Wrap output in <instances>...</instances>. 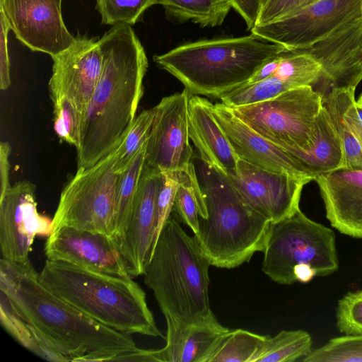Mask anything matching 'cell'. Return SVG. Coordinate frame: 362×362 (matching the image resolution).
Masks as SVG:
<instances>
[{
	"instance_id": "obj_1",
	"label": "cell",
	"mask_w": 362,
	"mask_h": 362,
	"mask_svg": "<svg viewBox=\"0 0 362 362\" xmlns=\"http://www.w3.org/2000/svg\"><path fill=\"white\" fill-rule=\"evenodd\" d=\"M100 42L102 70L82 119L76 148L77 169L92 167L121 143L136 118L148 66L131 25L112 26Z\"/></svg>"
},
{
	"instance_id": "obj_2",
	"label": "cell",
	"mask_w": 362,
	"mask_h": 362,
	"mask_svg": "<svg viewBox=\"0 0 362 362\" xmlns=\"http://www.w3.org/2000/svg\"><path fill=\"white\" fill-rule=\"evenodd\" d=\"M0 290L16 312L70 361H116L139 349L130 334L94 320L49 291L30 260L1 258Z\"/></svg>"
},
{
	"instance_id": "obj_3",
	"label": "cell",
	"mask_w": 362,
	"mask_h": 362,
	"mask_svg": "<svg viewBox=\"0 0 362 362\" xmlns=\"http://www.w3.org/2000/svg\"><path fill=\"white\" fill-rule=\"evenodd\" d=\"M193 163L206 215L193 237L211 266L233 269L264 250L272 222L251 208L227 175L199 156Z\"/></svg>"
},
{
	"instance_id": "obj_4",
	"label": "cell",
	"mask_w": 362,
	"mask_h": 362,
	"mask_svg": "<svg viewBox=\"0 0 362 362\" xmlns=\"http://www.w3.org/2000/svg\"><path fill=\"white\" fill-rule=\"evenodd\" d=\"M39 279L56 296L104 325L128 334L163 337L144 291L132 276L47 259Z\"/></svg>"
},
{
	"instance_id": "obj_5",
	"label": "cell",
	"mask_w": 362,
	"mask_h": 362,
	"mask_svg": "<svg viewBox=\"0 0 362 362\" xmlns=\"http://www.w3.org/2000/svg\"><path fill=\"white\" fill-rule=\"evenodd\" d=\"M285 49L252 33L183 44L153 59L191 95L220 98L246 83L263 64Z\"/></svg>"
},
{
	"instance_id": "obj_6",
	"label": "cell",
	"mask_w": 362,
	"mask_h": 362,
	"mask_svg": "<svg viewBox=\"0 0 362 362\" xmlns=\"http://www.w3.org/2000/svg\"><path fill=\"white\" fill-rule=\"evenodd\" d=\"M208 259L171 214L144 274L165 321L194 324L216 317L209 298Z\"/></svg>"
},
{
	"instance_id": "obj_7",
	"label": "cell",
	"mask_w": 362,
	"mask_h": 362,
	"mask_svg": "<svg viewBox=\"0 0 362 362\" xmlns=\"http://www.w3.org/2000/svg\"><path fill=\"white\" fill-rule=\"evenodd\" d=\"M263 253L262 272L280 284L307 283L339 268L334 231L300 209L272 223Z\"/></svg>"
},
{
	"instance_id": "obj_8",
	"label": "cell",
	"mask_w": 362,
	"mask_h": 362,
	"mask_svg": "<svg viewBox=\"0 0 362 362\" xmlns=\"http://www.w3.org/2000/svg\"><path fill=\"white\" fill-rule=\"evenodd\" d=\"M323 95L311 86L290 89L272 99L230 107L256 133L288 150L305 151L313 144Z\"/></svg>"
},
{
	"instance_id": "obj_9",
	"label": "cell",
	"mask_w": 362,
	"mask_h": 362,
	"mask_svg": "<svg viewBox=\"0 0 362 362\" xmlns=\"http://www.w3.org/2000/svg\"><path fill=\"white\" fill-rule=\"evenodd\" d=\"M117 153L116 148L92 167L77 169L61 192L52 219V232L66 226L111 236L121 175Z\"/></svg>"
},
{
	"instance_id": "obj_10",
	"label": "cell",
	"mask_w": 362,
	"mask_h": 362,
	"mask_svg": "<svg viewBox=\"0 0 362 362\" xmlns=\"http://www.w3.org/2000/svg\"><path fill=\"white\" fill-rule=\"evenodd\" d=\"M186 89L161 99L148 137L145 165L160 173L188 172L193 165Z\"/></svg>"
},
{
	"instance_id": "obj_11",
	"label": "cell",
	"mask_w": 362,
	"mask_h": 362,
	"mask_svg": "<svg viewBox=\"0 0 362 362\" xmlns=\"http://www.w3.org/2000/svg\"><path fill=\"white\" fill-rule=\"evenodd\" d=\"M362 9V0H320L279 20L255 25L251 33L287 49L305 47Z\"/></svg>"
},
{
	"instance_id": "obj_12",
	"label": "cell",
	"mask_w": 362,
	"mask_h": 362,
	"mask_svg": "<svg viewBox=\"0 0 362 362\" xmlns=\"http://www.w3.org/2000/svg\"><path fill=\"white\" fill-rule=\"evenodd\" d=\"M226 174L245 202L272 223L283 220L300 209L302 189L312 181L271 172L241 159L234 170Z\"/></svg>"
},
{
	"instance_id": "obj_13",
	"label": "cell",
	"mask_w": 362,
	"mask_h": 362,
	"mask_svg": "<svg viewBox=\"0 0 362 362\" xmlns=\"http://www.w3.org/2000/svg\"><path fill=\"white\" fill-rule=\"evenodd\" d=\"M62 3V0H0V11L20 42L33 52L53 57L76 40L64 24Z\"/></svg>"
},
{
	"instance_id": "obj_14",
	"label": "cell",
	"mask_w": 362,
	"mask_h": 362,
	"mask_svg": "<svg viewBox=\"0 0 362 362\" xmlns=\"http://www.w3.org/2000/svg\"><path fill=\"white\" fill-rule=\"evenodd\" d=\"M52 230V220L37 211L35 186L30 181L16 182L0 198L1 258L28 262L35 238L49 236Z\"/></svg>"
},
{
	"instance_id": "obj_15",
	"label": "cell",
	"mask_w": 362,
	"mask_h": 362,
	"mask_svg": "<svg viewBox=\"0 0 362 362\" xmlns=\"http://www.w3.org/2000/svg\"><path fill=\"white\" fill-rule=\"evenodd\" d=\"M52 58L49 81L52 101L61 97L69 98L83 117L101 74L100 38L78 34L71 47Z\"/></svg>"
},
{
	"instance_id": "obj_16",
	"label": "cell",
	"mask_w": 362,
	"mask_h": 362,
	"mask_svg": "<svg viewBox=\"0 0 362 362\" xmlns=\"http://www.w3.org/2000/svg\"><path fill=\"white\" fill-rule=\"evenodd\" d=\"M312 57L330 87L356 86L362 80V9L314 43L296 49Z\"/></svg>"
},
{
	"instance_id": "obj_17",
	"label": "cell",
	"mask_w": 362,
	"mask_h": 362,
	"mask_svg": "<svg viewBox=\"0 0 362 362\" xmlns=\"http://www.w3.org/2000/svg\"><path fill=\"white\" fill-rule=\"evenodd\" d=\"M44 250L47 259L68 262L110 275L131 276L117 240L107 234L61 227L47 236Z\"/></svg>"
},
{
	"instance_id": "obj_18",
	"label": "cell",
	"mask_w": 362,
	"mask_h": 362,
	"mask_svg": "<svg viewBox=\"0 0 362 362\" xmlns=\"http://www.w3.org/2000/svg\"><path fill=\"white\" fill-rule=\"evenodd\" d=\"M160 178V172L144 165L127 229L117 241L131 276L144 274L154 250L156 199Z\"/></svg>"
},
{
	"instance_id": "obj_19",
	"label": "cell",
	"mask_w": 362,
	"mask_h": 362,
	"mask_svg": "<svg viewBox=\"0 0 362 362\" xmlns=\"http://www.w3.org/2000/svg\"><path fill=\"white\" fill-rule=\"evenodd\" d=\"M212 112L239 159L271 172L314 180L297 158L253 131L230 107L216 103Z\"/></svg>"
},
{
	"instance_id": "obj_20",
	"label": "cell",
	"mask_w": 362,
	"mask_h": 362,
	"mask_svg": "<svg viewBox=\"0 0 362 362\" xmlns=\"http://www.w3.org/2000/svg\"><path fill=\"white\" fill-rule=\"evenodd\" d=\"M326 217L343 234L362 238V169L341 168L317 175Z\"/></svg>"
},
{
	"instance_id": "obj_21",
	"label": "cell",
	"mask_w": 362,
	"mask_h": 362,
	"mask_svg": "<svg viewBox=\"0 0 362 362\" xmlns=\"http://www.w3.org/2000/svg\"><path fill=\"white\" fill-rule=\"evenodd\" d=\"M213 103L199 95H191L188 104L189 134L199 156L208 164L227 173L238 160L226 134L212 112Z\"/></svg>"
},
{
	"instance_id": "obj_22",
	"label": "cell",
	"mask_w": 362,
	"mask_h": 362,
	"mask_svg": "<svg viewBox=\"0 0 362 362\" xmlns=\"http://www.w3.org/2000/svg\"><path fill=\"white\" fill-rule=\"evenodd\" d=\"M166 324V344L160 349L163 362H206L220 336L228 329L216 317L194 324Z\"/></svg>"
},
{
	"instance_id": "obj_23",
	"label": "cell",
	"mask_w": 362,
	"mask_h": 362,
	"mask_svg": "<svg viewBox=\"0 0 362 362\" xmlns=\"http://www.w3.org/2000/svg\"><path fill=\"white\" fill-rule=\"evenodd\" d=\"M285 150L302 163L314 180L319 175L344 168L341 143L324 105L316 119L313 146L305 151Z\"/></svg>"
},
{
	"instance_id": "obj_24",
	"label": "cell",
	"mask_w": 362,
	"mask_h": 362,
	"mask_svg": "<svg viewBox=\"0 0 362 362\" xmlns=\"http://www.w3.org/2000/svg\"><path fill=\"white\" fill-rule=\"evenodd\" d=\"M174 22H192L202 28L221 25L230 9V0H156Z\"/></svg>"
},
{
	"instance_id": "obj_25",
	"label": "cell",
	"mask_w": 362,
	"mask_h": 362,
	"mask_svg": "<svg viewBox=\"0 0 362 362\" xmlns=\"http://www.w3.org/2000/svg\"><path fill=\"white\" fill-rule=\"evenodd\" d=\"M1 323L19 344L40 358L49 361L67 362L69 358L52 346L14 310L6 294L0 290Z\"/></svg>"
},
{
	"instance_id": "obj_26",
	"label": "cell",
	"mask_w": 362,
	"mask_h": 362,
	"mask_svg": "<svg viewBox=\"0 0 362 362\" xmlns=\"http://www.w3.org/2000/svg\"><path fill=\"white\" fill-rule=\"evenodd\" d=\"M146 144L147 141L120 175L110 232L111 236L117 241L124 233L130 218L134 200L145 165Z\"/></svg>"
},
{
	"instance_id": "obj_27",
	"label": "cell",
	"mask_w": 362,
	"mask_h": 362,
	"mask_svg": "<svg viewBox=\"0 0 362 362\" xmlns=\"http://www.w3.org/2000/svg\"><path fill=\"white\" fill-rule=\"evenodd\" d=\"M267 337L243 329H228L220 336L206 362H256Z\"/></svg>"
},
{
	"instance_id": "obj_28",
	"label": "cell",
	"mask_w": 362,
	"mask_h": 362,
	"mask_svg": "<svg viewBox=\"0 0 362 362\" xmlns=\"http://www.w3.org/2000/svg\"><path fill=\"white\" fill-rule=\"evenodd\" d=\"M312 344L306 331L282 330L273 337L267 335L256 362H293L308 356Z\"/></svg>"
},
{
	"instance_id": "obj_29",
	"label": "cell",
	"mask_w": 362,
	"mask_h": 362,
	"mask_svg": "<svg viewBox=\"0 0 362 362\" xmlns=\"http://www.w3.org/2000/svg\"><path fill=\"white\" fill-rule=\"evenodd\" d=\"M272 76L293 88L314 86L322 80L318 63L310 55L296 49H285L278 55L277 67Z\"/></svg>"
},
{
	"instance_id": "obj_30",
	"label": "cell",
	"mask_w": 362,
	"mask_h": 362,
	"mask_svg": "<svg viewBox=\"0 0 362 362\" xmlns=\"http://www.w3.org/2000/svg\"><path fill=\"white\" fill-rule=\"evenodd\" d=\"M323 105L329 114L339 139L344 158V168L362 169V146L349 131L342 115L341 106L336 88L323 98Z\"/></svg>"
},
{
	"instance_id": "obj_31",
	"label": "cell",
	"mask_w": 362,
	"mask_h": 362,
	"mask_svg": "<svg viewBox=\"0 0 362 362\" xmlns=\"http://www.w3.org/2000/svg\"><path fill=\"white\" fill-rule=\"evenodd\" d=\"M295 88L275 76L255 83H245L224 94L219 99L226 105L233 107L265 101L290 89Z\"/></svg>"
},
{
	"instance_id": "obj_32",
	"label": "cell",
	"mask_w": 362,
	"mask_h": 362,
	"mask_svg": "<svg viewBox=\"0 0 362 362\" xmlns=\"http://www.w3.org/2000/svg\"><path fill=\"white\" fill-rule=\"evenodd\" d=\"M303 361L362 362V334L331 339L324 346L312 350Z\"/></svg>"
},
{
	"instance_id": "obj_33",
	"label": "cell",
	"mask_w": 362,
	"mask_h": 362,
	"mask_svg": "<svg viewBox=\"0 0 362 362\" xmlns=\"http://www.w3.org/2000/svg\"><path fill=\"white\" fill-rule=\"evenodd\" d=\"M101 23L108 25H133L144 12L156 4V0H95Z\"/></svg>"
},
{
	"instance_id": "obj_34",
	"label": "cell",
	"mask_w": 362,
	"mask_h": 362,
	"mask_svg": "<svg viewBox=\"0 0 362 362\" xmlns=\"http://www.w3.org/2000/svg\"><path fill=\"white\" fill-rule=\"evenodd\" d=\"M156 114L155 107L142 111L117 147V170L121 173L130 163L134 156L146 142Z\"/></svg>"
},
{
	"instance_id": "obj_35",
	"label": "cell",
	"mask_w": 362,
	"mask_h": 362,
	"mask_svg": "<svg viewBox=\"0 0 362 362\" xmlns=\"http://www.w3.org/2000/svg\"><path fill=\"white\" fill-rule=\"evenodd\" d=\"M54 129L60 141L77 147L82 115L74 103L66 97L52 100Z\"/></svg>"
},
{
	"instance_id": "obj_36",
	"label": "cell",
	"mask_w": 362,
	"mask_h": 362,
	"mask_svg": "<svg viewBox=\"0 0 362 362\" xmlns=\"http://www.w3.org/2000/svg\"><path fill=\"white\" fill-rule=\"evenodd\" d=\"M182 171L161 173L156 199L155 245L165 221L172 212L176 192L181 182Z\"/></svg>"
},
{
	"instance_id": "obj_37",
	"label": "cell",
	"mask_w": 362,
	"mask_h": 362,
	"mask_svg": "<svg viewBox=\"0 0 362 362\" xmlns=\"http://www.w3.org/2000/svg\"><path fill=\"white\" fill-rule=\"evenodd\" d=\"M336 318L340 332L347 335L362 334V290L349 292L339 300Z\"/></svg>"
},
{
	"instance_id": "obj_38",
	"label": "cell",
	"mask_w": 362,
	"mask_h": 362,
	"mask_svg": "<svg viewBox=\"0 0 362 362\" xmlns=\"http://www.w3.org/2000/svg\"><path fill=\"white\" fill-rule=\"evenodd\" d=\"M320 0H260L255 25L272 22Z\"/></svg>"
},
{
	"instance_id": "obj_39",
	"label": "cell",
	"mask_w": 362,
	"mask_h": 362,
	"mask_svg": "<svg viewBox=\"0 0 362 362\" xmlns=\"http://www.w3.org/2000/svg\"><path fill=\"white\" fill-rule=\"evenodd\" d=\"M344 119L353 136L362 146V105L355 98L356 88L352 87H336Z\"/></svg>"
},
{
	"instance_id": "obj_40",
	"label": "cell",
	"mask_w": 362,
	"mask_h": 362,
	"mask_svg": "<svg viewBox=\"0 0 362 362\" xmlns=\"http://www.w3.org/2000/svg\"><path fill=\"white\" fill-rule=\"evenodd\" d=\"M0 24V88L2 90H5L10 86L11 83L8 49V35L11 30L4 13L1 11Z\"/></svg>"
},
{
	"instance_id": "obj_41",
	"label": "cell",
	"mask_w": 362,
	"mask_h": 362,
	"mask_svg": "<svg viewBox=\"0 0 362 362\" xmlns=\"http://www.w3.org/2000/svg\"><path fill=\"white\" fill-rule=\"evenodd\" d=\"M233 8L243 18L247 30L255 25L260 0H230Z\"/></svg>"
},
{
	"instance_id": "obj_42",
	"label": "cell",
	"mask_w": 362,
	"mask_h": 362,
	"mask_svg": "<svg viewBox=\"0 0 362 362\" xmlns=\"http://www.w3.org/2000/svg\"><path fill=\"white\" fill-rule=\"evenodd\" d=\"M11 153L10 144L6 141H1L0 144V198L4 197L11 186L9 182Z\"/></svg>"
},
{
	"instance_id": "obj_43",
	"label": "cell",
	"mask_w": 362,
	"mask_h": 362,
	"mask_svg": "<svg viewBox=\"0 0 362 362\" xmlns=\"http://www.w3.org/2000/svg\"><path fill=\"white\" fill-rule=\"evenodd\" d=\"M356 102H357L359 105H362V92H361V93L360 94L359 97L358 98V100H356Z\"/></svg>"
}]
</instances>
